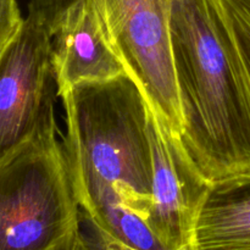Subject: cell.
Instances as JSON below:
<instances>
[{"instance_id": "cell-1", "label": "cell", "mask_w": 250, "mask_h": 250, "mask_svg": "<svg viewBox=\"0 0 250 250\" xmlns=\"http://www.w3.org/2000/svg\"><path fill=\"white\" fill-rule=\"evenodd\" d=\"M62 139L80 207L122 243L165 250L146 226L153 203L149 103L127 73L61 95Z\"/></svg>"}, {"instance_id": "cell-5", "label": "cell", "mask_w": 250, "mask_h": 250, "mask_svg": "<svg viewBox=\"0 0 250 250\" xmlns=\"http://www.w3.org/2000/svg\"><path fill=\"white\" fill-rule=\"evenodd\" d=\"M106 38L151 109L182 133L170 33L172 0H94Z\"/></svg>"}, {"instance_id": "cell-11", "label": "cell", "mask_w": 250, "mask_h": 250, "mask_svg": "<svg viewBox=\"0 0 250 250\" xmlns=\"http://www.w3.org/2000/svg\"><path fill=\"white\" fill-rule=\"evenodd\" d=\"M23 20L17 0H0V50L17 36Z\"/></svg>"}, {"instance_id": "cell-3", "label": "cell", "mask_w": 250, "mask_h": 250, "mask_svg": "<svg viewBox=\"0 0 250 250\" xmlns=\"http://www.w3.org/2000/svg\"><path fill=\"white\" fill-rule=\"evenodd\" d=\"M56 121L0 156V250H73L81 207Z\"/></svg>"}, {"instance_id": "cell-6", "label": "cell", "mask_w": 250, "mask_h": 250, "mask_svg": "<svg viewBox=\"0 0 250 250\" xmlns=\"http://www.w3.org/2000/svg\"><path fill=\"white\" fill-rule=\"evenodd\" d=\"M153 203L146 226L165 250H194L195 227L210 185L199 173L180 136L149 105Z\"/></svg>"}, {"instance_id": "cell-2", "label": "cell", "mask_w": 250, "mask_h": 250, "mask_svg": "<svg viewBox=\"0 0 250 250\" xmlns=\"http://www.w3.org/2000/svg\"><path fill=\"white\" fill-rule=\"evenodd\" d=\"M181 143L210 183L250 177V80L220 0H172Z\"/></svg>"}, {"instance_id": "cell-7", "label": "cell", "mask_w": 250, "mask_h": 250, "mask_svg": "<svg viewBox=\"0 0 250 250\" xmlns=\"http://www.w3.org/2000/svg\"><path fill=\"white\" fill-rule=\"evenodd\" d=\"M58 97L85 82H104L126 73L106 38L94 0H70L53 38Z\"/></svg>"}, {"instance_id": "cell-10", "label": "cell", "mask_w": 250, "mask_h": 250, "mask_svg": "<svg viewBox=\"0 0 250 250\" xmlns=\"http://www.w3.org/2000/svg\"><path fill=\"white\" fill-rule=\"evenodd\" d=\"M73 250H141L122 243L100 229L92 217L81 208L80 231ZM190 250V249H182Z\"/></svg>"}, {"instance_id": "cell-9", "label": "cell", "mask_w": 250, "mask_h": 250, "mask_svg": "<svg viewBox=\"0 0 250 250\" xmlns=\"http://www.w3.org/2000/svg\"><path fill=\"white\" fill-rule=\"evenodd\" d=\"M250 80V0H220Z\"/></svg>"}, {"instance_id": "cell-4", "label": "cell", "mask_w": 250, "mask_h": 250, "mask_svg": "<svg viewBox=\"0 0 250 250\" xmlns=\"http://www.w3.org/2000/svg\"><path fill=\"white\" fill-rule=\"evenodd\" d=\"M70 0H32L17 36L0 50V156L56 121L53 38Z\"/></svg>"}, {"instance_id": "cell-8", "label": "cell", "mask_w": 250, "mask_h": 250, "mask_svg": "<svg viewBox=\"0 0 250 250\" xmlns=\"http://www.w3.org/2000/svg\"><path fill=\"white\" fill-rule=\"evenodd\" d=\"M194 250H250V177L210 187L195 227Z\"/></svg>"}]
</instances>
